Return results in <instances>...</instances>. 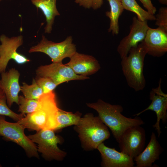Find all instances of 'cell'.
I'll list each match as a JSON object with an SVG mask.
<instances>
[{"label": "cell", "instance_id": "1", "mask_svg": "<svg viewBox=\"0 0 167 167\" xmlns=\"http://www.w3.org/2000/svg\"><path fill=\"white\" fill-rule=\"evenodd\" d=\"M38 104L33 112L27 114L17 122L25 129L36 131L41 130L56 131L58 127L59 108L54 91L43 93L38 99Z\"/></svg>", "mask_w": 167, "mask_h": 167}, {"label": "cell", "instance_id": "2", "mask_svg": "<svg viewBox=\"0 0 167 167\" xmlns=\"http://www.w3.org/2000/svg\"><path fill=\"white\" fill-rule=\"evenodd\" d=\"M86 105L97 112L98 116L110 130L117 142L127 129L144 124V121L138 116L131 118L123 115L122 113L123 108L119 105H112L101 99L96 102L87 103Z\"/></svg>", "mask_w": 167, "mask_h": 167}, {"label": "cell", "instance_id": "3", "mask_svg": "<svg viewBox=\"0 0 167 167\" xmlns=\"http://www.w3.org/2000/svg\"><path fill=\"white\" fill-rule=\"evenodd\" d=\"M74 129L78 134L82 147L86 151L97 149L110 135L108 127L99 117L91 113L81 117Z\"/></svg>", "mask_w": 167, "mask_h": 167}, {"label": "cell", "instance_id": "4", "mask_svg": "<svg viewBox=\"0 0 167 167\" xmlns=\"http://www.w3.org/2000/svg\"><path fill=\"white\" fill-rule=\"evenodd\" d=\"M147 54L141 42L131 48L127 55L121 58L122 70L127 83L136 92L143 90L146 84L143 69Z\"/></svg>", "mask_w": 167, "mask_h": 167}, {"label": "cell", "instance_id": "5", "mask_svg": "<svg viewBox=\"0 0 167 167\" xmlns=\"http://www.w3.org/2000/svg\"><path fill=\"white\" fill-rule=\"evenodd\" d=\"M54 131L50 130H41L28 137L33 143L38 144V152L48 161H62L66 155V152L59 148L58 144L61 143V139L56 135Z\"/></svg>", "mask_w": 167, "mask_h": 167}, {"label": "cell", "instance_id": "6", "mask_svg": "<svg viewBox=\"0 0 167 167\" xmlns=\"http://www.w3.org/2000/svg\"><path fill=\"white\" fill-rule=\"evenodd\" d=\"M25 128L18 122L6 121L0 115V135L6 140L14 142L21 147L29 157L39 158L37 147L25 134Z\"/></svg>", "mask_w": 167, "mask_h": 167}, {"label": "cell", "instance_id": "7", "mask_svg": "<svg viewBox=\"0 0 167 167\" xmlns=\"http://www.w3.org/2000/svg\"><path fill=\"white\" fill-rule=\"evenodd\" d=\"M72 38L68 36L65 40L59 43L49 41L44 36L37 45L32 47L29 53L40 52L48 55L53 62H62L65 58H71L76 52L75 45L72 43Z\"/></svg>", "mask_w": 167, "mask_h": 167}, {"label": "cell", "instance_id": "8", "mask_svg": "<svg viewBox=\"0 0 167 167\" xmlns=\"http://www.w3.org/2000/svg\"><path fill=\"white\" fill-rule=\"evenodd\" d=\"M0 74L6 71L8 64L12 59L17 64L22 65L30 62L25 55L18 53V48L23 43L22 35L9 38L4 34L0 36Z\"/></svg>", "mask_w": 167, "mask_h": 167}, {"label": "cell", "instance_id": "9", "mask_svg": "<svg viewBox=\"0 0 167 167\" xmlns=\"http://www.w3.org/2000/svg\"><path fill=\"white\" fill-rule=\"evenodd\" d=\"M146 139L145 130L141 125L126 130L118 142L121 152L133 159L144 149Z\"/></svg>", "mask_w": 167, "mask_h": 167}, {"label": "cell", "instance_id": "10", "mask_svg": "<svg viewBox=\"0 0 167 167\" xmlns=\"http://www.w3.org/2000/svg\"><path fill=\"white\" fill-rule=\"evenodd\" d=\"M36 76L49 78L58 85L72 80L89 79L87 76L76 74L68 66L62 62H52L48 65H41L36 70Z\"/></svg>", "mask_w": 167, "mask_h": 167}, {"label": "cell", "instance_id": "11", "mask_svg": "<svg viewBox=\"0 0 167 167\" xmlns=\"http://www.w3.org/2000/svg\"><path fill=\"white\" fill-rule=\"evenodd\" d=\"M161 79H160L157 87L153 88L150 92V99L152 101L150 105L145 109L134 116H139L143 113L148 110L154 111L157 117L156 121L153 126L156 130L158 137H159L161 131L160 123L161 120L165 124L167 120V95L162 91L161 88Z\"/></svg>", "mask_w": 167, "mask_h": 167}, {"label": "cell", "instance_id": "12", "mask_svg": "<svg viewBox=\"0 0 167 167\" xmlns=\"http://www.w3.org/2000/svg\"><path fill=\"white\" fill-rule=\"evenodd\" d=\"M149 28L147 21H141L136 16L133 17L129 34L121 40L117 47L121 58L126 56L131 48L144 40Z\"/></svg>", "mask_w": 167, "mask_h": 167}, {"label": "cell", "instance_id": "13", "mask_svg": "<svg viewBox=\"0 0 167 167\" xmlns=\"http://www.w3.org/2000/svg\"><path fill=\"white\" fill-rule=\"evenodd\" d=\"M141 42L147 54L153 57H161L167 52V32L159 28L149 27Z\"/></svg>", "mask_w": 167, "mask_h": 167}, {"label": "cell", "instance_id": "14", "mask_svg": "<svg viewBox=\"0 0 167 167\" xmlns=\"http://www.w3.org/2000/svg\"><path fill=\"white\" fill-rule=\"evenodd\" d=\"M101 155V165L103 167H133L134 159L114 148L108 147L103 142L97 149Z\"/></svg>", "mask_w": 167, "mask_h": 167}, {"label": "cell", "instance_id": "15", "mask_svg": "<svg viewBox=\"0 0 167 167\" xmlns=\"http://www.w3.org/2000/svg\"><path fill=\"white\" fill-rule=\"evenodd\" d=\"M1 74L0 83L5 94L8 106L10 108L14 103L18 105L19 93L20 91L19 72L15 68H11Z\"/></svg>", "mask_w": 167, "mask_h": 167}, {"label": "cell", "instance_id": "16", "mask_svg": "<svg viewBox=\"0 0 167 167\" xmlns=\"http://www.w3.org/2000/svg\"><path fill=\"white\" fill-rule=\"evenodd\" d=\"M65 64L76 74L87 76L95 74L100 69L98 61L92 56L76 52Z\"/></svg>", "mask_w": 167, "mask_h": 167}, {"label": "cell", "instance_id": "17", "mask_svg": "<svg viewBox=\"0 0 167 167\" xmlns=\"http://www.w3.org/2000/svg\"><path fill=\"white\" fill-rule=\"evenodd\" d=\"M163 151L155 133L152 132L146 147L134 159L136 167H151Z\"/></svg>", "mask_w": 167, "mask_h": 167}, {"label": "cell", "instance_id": "18", "mask_svg": "<svg viewBox=\"0 0 167 167\" xmlns=\"http://www.w3.org/2000/svg\"><path fill=\"white\" fill-rule=\"evenodd\" d=\"M57 0H31L32 3L40 9L44 15L47 22L45 33H50L56 16L60 15L56 5Z\"/></svg>", "mask_w": 167, "mask_h": 167}, {"label": "cell", "instance_id": "19", "mask_svg": "<svg viewBox=\"0 0 167 167\" xmlns=\"http://www.w3.org/2000/svg\"><path fill=\"white\" fill-rule=\"evenodd\" d=\"M109 2L110 10L106 11L105 15L110 20L109 32L112 34L117 35L119 33V28L118 19L123 12L124 8L120 0H107Z\"/></svg>", "mask_w": 167, "mask_h": 167}, {"label": "cell", "instance_id": "20", "mask_svg": "<svg viewBox=\"0 0 167 167\" xmlns=\"http://www.w3.org/2000/svg\"><path fill=\"white\" fill-rule=\"evenodd\" d=\"M82 114L79 112L73 113L59 108L57 116L58 126L56 131L71 125H76L79 122Z\"/></svg>", "mask_w": 167, "mask_h": 167}, {"label": "cell", "instance_id": "21", "mask_svg": "<svg viewBox=\"0 0 167 167\" xmlns=\"http://www.w3.org/2000/svg\"><path fill=\"white\" fill-rule=\"evenodd\" d=\"M124 9L136 14L137 19L141 21L155 20V17L143 9L135 0H121Z\"/></svg>", "mask_w": 167, "mask_h": 167}, {"label": "cell", "instance_id": "22", "mask_svg": "<svg viewBox=\"0 0 167 167\" xmlns=\"http://www.w3.org/2000/svg\"><path fill=\"white\" fill-rule=\"evenodd\" d=\"M20 91L25 97L35 100H38L44 93L42 89L37 84L35 78L32 79L31 85L23 83L22 85L20 86Z\"/></svg>", "mask_w": 167, "mask_h": 167}, {"label": "cell", "instance_id": "23", "mask_svg": "<svg viewBox=\"0 0 167 167\" xmlns=\"http://www.w3.org/2000/svg\"><path fill=\"white\" fill-rule=\"evenodd\" d=\"M38 100L28 99L25 97L24 96H19L18 111L24 115L25 114H27L34 112L37 107Z\"/></svg>", "mask_w": 167, "mask_h": 167}, {"label": "cell", "instance_id": "24", "mask_svg": "<svg viewBox=\"0 0 167 167\" xmlns=\"http://www.w3.org/2000/svg\"><path fill=\"white\" fill-rule=\"evenodd\" d=\"M0 115L8 117L17 122L25 116L22 113H15L8 106L5 94L0 96Z\"/></svg>", "mask_w": 167, "mask_h": 167}, {"label": "cell", "instance_id": "25", "mask_svg": "<svg viewBox=\"0 0 167 167\" xmlns=\"http://www.w3.org/2000/svg\"><path fill=\"white\" fill-rule=\"evenodd\" d=\"M35 79L42 89L44 93L53 91L58 86L53 80L47 77L36 76Z\"/></svg>", "mask_w": 167, "mask_h": 167}, {"label": "cell", "instance_id": "26", "mask_svg": "<svg viewBox=\"0 0 167 167\" xmlns=\"http://www.w3.org/2000/svg\"><path fill=\"white\" fill-rule=\"evenodd\" d=\"M155 17V24L161 29L167 32V7L160 8Z\"/></svg>", "mask_w": 167, "mask_h": 167}, {"label": "cell", "instance_id": "27", "mask_svg": "<svg viewBox=\"0 0 167 167\" xmlns=\"http://www.w3.org/2000/svg\"><path fill=\"white\" fill-rule=\"evenodd\" d=\"M139 0L148 12L153 15L155 14L156 11V9L154 6L151 0Z\"/></svg>", "mask_w": 167, "mask_h": 167}, {"label": "cell", "instance_id": "28", "mask_svg": "<svg viewBox=\"0 0 167 167\" xmlns=\"http://www.w3.org/2000/svg\"><path fill=\"white\" fill-rule=\"evenodd\" d=\"M75 2L85 8L89 9L92 7V0H75Z\"/></svg>", "mask_w": 167, "mask_h": 167}, {"label": "cell", "instance_id": "29", "mask_svg": "<svg viewBox=\"0 0 167 167\" xmlns=\"http://www.w3.org/2000/svg\"><path fill=\"white\" fill-rule=\"evenodd\" d=\"M103 0H92V7L94 10L100 8L103 3Z\"/></svg>", "mask_w": 167, "mask_h": 167}, {"label": "cell", "instance_id": "30", "mask_svg": "<svg viewBox=\"0 0 167 167\" xmlns=\"http://www.w3.org/2000/svg\"><path fill=\"white\" fill-rule=\"evenodd\" d=\"M158 1L162 4L166 5H167V0H158Z\"/></svg>", "mask_w": 167, "mask_h": 167}, {"label": "cell", "instance_id": "31", "mask_svg": "<svg viewBox=\"0 0 167 167\" xmlns=\"http://www.w3.org/2000/svg\"><path fill=\"white\" fill-rule=\"evenodd\" d=\"M5 94L0 83V96Z\"/></svg>", "mask_w": 167, "mask_h": 167}, {"label": "cell", "instance_id": "32", "mask_svg": "<svg viewBox=\"0 0 167 167\" xmlns=\"http://www.w3.org/2000/svg\"><path fill=\"white\" fill-rule=\"evenodd\" d=\"M2 0H0V1H1Z\"/></svg>", "mask_w": 167, "mask_h": 167}, {"label": "cell", "instance_id": "33", "mask_svg": "<svg viewBox=\"0 0 167 167\" xmlns=\"http://www.w3.org/2000/svg\"><path fill=\"white\" fill-rule=\"evenodd\" d=\"M1 164H0V167H1Z\"/></svg>", "mask_w": 167, "mask_h": 167}, {"label": "cell", "instance_id": "34", "mask_svg": "<svg viewBox=\"0 0 167 167\" xmlns=\"http://www.w3.org/2000/svg\"><path fill=\"white\" fill-rule=\"evenodd\" d=\"M120 0V1H121V0Z\"/></svg>", "mask_w": 167, "mask_h": 167}]
</instances>
